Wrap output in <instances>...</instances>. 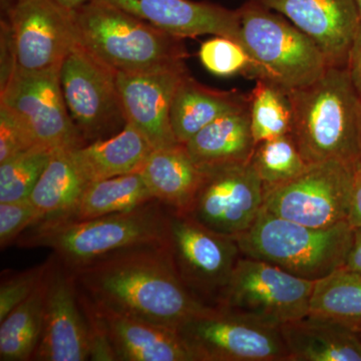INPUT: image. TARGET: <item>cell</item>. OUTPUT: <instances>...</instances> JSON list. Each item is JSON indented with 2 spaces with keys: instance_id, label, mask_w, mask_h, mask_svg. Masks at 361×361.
Masks as SVG:
<instances>
[{
  "instance_id": "obj_18",
  "label": "cell",
  "mask_w": 361,
  "mask_h": 361,
  "mask_svg": "<svg viewBox=\"0 0 361 361\" xmlns=\"http://www.w3.org/2000/svg\"><path fill=\"white\" fill-rule=\"evenodd\" d=\"M122 9L164 32L184 39L204 35L240 44L238 9L194 0H99Z\"/></svg>"
},
{
  "instance_id": "obj_14",
  "label": "cell",
  "mask_w": 361,
  "mask_h": 361,
  "mask_svg": "<svg viewBox=\"0 0 361 361\" xmlns=\"http://www.w3.org/2000/svg\"><path fill=\"white\" fill-rule=\"evenodd\" d=\"M2 18L8 23L16 68L20 70L61 66L80 44L73 11L56 0H16Z\"/></svg>"
},
{
  "instance_id": "obj_11",
  "label": "cell",
  "mask_w": 361,
  "mask_h": 361,
  "mask_svg": "<svg viewBox=\"0 0 361 361\" xmlns=\"http://www.w3.org/2000/svg\"><path fill=\"white\" fill-rule=\"evenodd\" d=\"M167 246L178 274L207 305H216L239 259L237 240L208 229L189 215L169 211Z\"/></svg>"
},
{
  "instance_id": "obj_37",
  "label": "cell",
  "mask_w": 361,
  "mask_h": 361,
  "mask_svg": "<svg viewBox=\"0 0 361 361\" xmlns=\"http://www.w3.org/2000/svg\"><path fill=\"white\" fill-rule=\"evenodd\" d=\"M346 68L351 82L361 97V23L349 51Z\"/></svg>"
},
{
  "instance_id": "obj_27",
  "label": "cell",
  "mask_w": 361,
  "mask_h": 361,
  "mask_svg": "<svg viewBox=\"0 0 361 361\" xmlns=\"http://www.w3.org/2000/svg\"><path fill=\"white\" fill-rule=\"evenodd\" d=\"M49 272L32 295L0 322V360H32L44 327Z\"/></svg>"
},
{
  "instance_id": "obj_42",
  "label": "cell",
  "mask_w": 361,
  "mask_h": 361,
  "mask_svg": "<svg viewBox=\"0 0 361 361\" xmlns=\"http://www.w3.org/2000/svg\"><path fill=\"white\" fill-rule=\"evenodd\" d=\"M358 334H360V338H361V329L360 330H358Z\"/></svg>"
},
{
  "instance_id": "obj_32",
  "label": "cell",
  "mask_w": 361,
  "mask_h": 361,
  "mask_svg": "<svg viewBox=\"0 0 361 361\" xmlns=\"http://www.w3.org/2000/svg\"><path fill=\"white\" fill-rule=\"evenodd\" d=\"M199 58L207 71L219 77L243 75L251 78L252 63L244 47L236 40L215 37L202 44Z\"/></svg>"
},
{
  "instance_id": "obj_12",
  "label": "cell",
  "mask_w": 361,
  "mask_h": 361,
  "mask_svg": "<svg viewBox=\"0 0 361 361\" xmlns=\"http://www.w3.org/2000/svg\"><path fill=\"white\" fill-rule=\"evenodd\" d=\"M61 84L71 118L87 144L111 137L125 127L116 73L82 45L61 63Z\"/></svg>"
},
{
  "instance_id": "obj_6",
  "label": "cell",
  "mask_w": 361,
  "mask_h": 361,
  "mask_svg": "<svg viewBox=\"0 0 361 361\" xmlns=\"http://www.w3.org/2000/svg\"><path fill=\"white\" fill-rule=\"evenodd\" d=\"M238 11L240 44L250 56L251 78L289 90L311 84L329 68L315 42L281 14L254 0Z\"/></svg>"
},
{
  "instance_id": "obj_10",
  "label": "cell",
  "mask_w": 361,
  "mask_h": 361,
  "mask_svg": "<svg viewBox=\"0 0 361 361\" xmlns=\"http://www.w3.org/2000/svg\"><path fill=\"white\" fill-rule=\"evenodd\" d=\"M353 183V164H310L294 179L264 188L262 210L311 228L332 227L348 221Z\"/></svg>"
},
{
  "instance_id": "obj_34",
  "label": "cell",
  "mask_w": 361,
  "mask_h": 361,
  "mask_svg": "<svg viewBox=\"0 0 361 361\" xmlns=\"http://www.w3.org/2000/svg\"><path fill=\"white\" fill-rule=\"evenodd\" d=\"M39 221L30 198L0 203V247L2 250L18 242L21 235Z\"/></svg>"
},
{
  "instance_id": "obj_28",
  "label": "cell",
  "mask_w": 361,
  "mask_h": 361,
  "mask_svg": "<svg viewBox=\"0 0 361 361\" xmlns=\"http://www.w3.org/2000/svg\"><path fill=\"white\" fill-rule=\"evenodd\" d=\"M310 313L360 330L361 273L341 268L316 281Z\"/></svg>"
},
{
  "instance_id": "obj_15",
  "label": "cell",
  "mask_w": 361,
  "mask_h": 361,
  "mask_svg": "<svg viewBox=\"0 0 361 361\" xmlns=\"http://www.w3.org/2000/svg\"><path fill=\"white\" fill-rule=\"evenodd\" d=\"M187 73L185 61L154 70L116 73L126 122L154 149L180 144L171 126L170 113L176 90Z\"/></svg>"
},
{
  "instance_id": "obj_25",
  "label": "cell",
  "mask_w": 361,
  "mask_h": 361,
  "mask_svg": "<svg viewBox=\"0 0 361 361\" xmlns=\"http://www.w3.org/2000/svg\"><path fill=\"white\" fill-rule=\"evenodd\" d=\"M71 151L54 153L28 197L39 214L35 224L56 222L65 218L90 184L78 167Z\"/></svg>"
},
{
  "instance_id": "obj_29",
  "label": "cell",
  "mask_w": 361,
  "mask_h": 361,
  "mask_svg": "<svg viewBox=\"0 0 361 361\" xmlns=\"http://www.w3.org/2000/svg\"><path fill=\"white\" fill-rule=\"evenodd\" d=\"M249 115L256 145L291 134V102L287 90L279 85L257 80L249 94Z\"/></svg>"
},
{
  "instance_id": "obj_16",
  "label": "cell",
  "mask_w": 361,
  "mask_h": 361,
  "mask_svg": "<svg viewBox=\"0 0 361 361\" xmlns=\"http://www.w3.org/2000/svg\"><path fill=\"white\" fill-rule=\"evenodd\" d=\"M90 334L73 272L54 256L49 272L42 338L32 356L37 361H85Z\"/></svg>"
},
{
  "instance_id": "obj_41",
  "label": "cell",
  "mask_w": 361,
  "mask_h": 361,
  "mask_svg": "<svg viewBox=\"0 0 361 361\" xmlns=\"http://www.w3.org/2000/svg\"><path fill=\"white\" fill-rule=\"evenodd\" d=\"M356 7H357L358 13H360V18L361 20V0H355Z\"/></svg>"
},
{
  "instance_id": "obj_38",
  "label": "cell",
  "mask_w": 361,
  "mask_h": 361,
  "mask_svg": "<svg viewBox=\"0 0 361 361\" xmlns=\"http://www.w3.org/2000/svg\"><path fill=\"white\" fill-rule=\"evenodd\" d=\"M342 268L361 273V228L353 229V244Z\"/></svg>"
},
{
  "instance_id": "obj_19",
  "label": "cell",
  "mask_w": 361,
  "mask_h": 361,
  "mask_svg": "<svg viewBox=\"0 0 361 361\" xmlns=\"http://www.w3.org/2000/svg\"><path fill=\"white\" fill-rule=\"evenodd\" d=\"M97 308L116 360L196 361L178 330Z\"/></svg>"
},
{
  "instance_id": "obj_22",
  "label": "cell",
  "mask_w": 361,
  "mask_h": 361,
  "mask_svg": "<svg viewBox=\"0 0 361 361\" xmlns=\"http://www.w3.org/2000/svg\"><path fill=\"white\" fill-rule=\"evenodd\" d=\"M249 94L237 90L211 89L189 73L176 90L171 106V126L177 141L186 144L193 135L221 116L245 110Z\"/></svg>"
},
{
  "instance_id": "obj_39",
  "label": "cell",
  "mask_w": 361,
  "mask_h": 361,
  "mask_svg": "<svg viewBox=\"0 0 361 361\" xmlns=\"http://www.w3.org/2000/svg\"><path fill=\"white\" fill-rule=\"evenodd\" d=\"M56 2L66 9L71 11H75L85 4L90 1V0H56Z\"/></svg>"
},
{
  "instance_id": "obj_23",
  "label": "cell",
  "mask_w": 361,
  "mask_h": 361,
  "mask_svg": "<svg viewBox=\"0 0 361 361\" xmlns=\"http://www.w3.org/2000/svg\"><path fill=\"white\" fill-rule=\"evenodd\" d=\"M154 148L135 127L126 123L120 132L71 151L89 182L139 172Z\"/></svg>"
},
{
  "instance_id": "obj_40",
  "label": "cell",
  "mask_w": 361,
  "mask_h": 361,
  "mask_svg": "<svg viewBox=\"0 0 361 361\" xmlns=\"http://www.w3.org/2000/svg\"><path fill=\"white\" fill-rule=\"evenodd\" d=\"M16 0H0V8H1L2 18L8 14Z\"/></svg>"
},
{
  "instance_id": "obj_33",
  "label": "cell",
  "mask_w": 361,
  "mask_h": 361,
  "mask_svg": "<svg viewBox=\"0 0 361 361\" xmlns=\"http://www.w3.org/2000/svg\"><path fill=\"white\" fill-rule=\"evenodd\" d=\"M54 257L20 272L2 275L0 283V322L28 298L47 276Z\"/></svg>"
},
{
  "instance_id": "obj_9",
  "label": "cell",
  "mask_w": 361,
  "mask_h": 361,
  "mask_svg": "<svg viewBox=\"0 0 361 361\" xmlns=\"http://www.w3.org/2000/svg\"><path fill=\"white\" fill-rule=\"evenodd\" d=\"M0 104L23 123L39 148L56 153L87 145L66 106L61 66L42 71L16 66L0 85Z\"/></svg>"
},
{
  "instance_id": "obj_30",
  "label": "cell",
  "mask_w": 361,
  "mask_h": 361,
  "mask_svg": "<svg viewBox=\"0 0 361 361\" xmlns=\"http://www.w3.org/2000/svg\"><path fill=\"white\" fill-rule=\"evenodd\" d=\"M251 163L264 188L288 182L310 165L304 160L290 134L259 142Z\"/></svg>"
},
{
  "instance_id": "obj_7",
  "label": "cell",
  "mask_w": 361,
  "mask_h": 361,
  "mask_svg": "<svg viewBox=\"0 0 361 361\" xmlns=\"http://www.w3.org/2000/svg\"><path fill=\"white\" fill-rule=\"evenodd\" d=\"M196 361H289L279 327L209 305L178 329Z\"/></svg>"
},
{
  "instance_id": "obj_5",
  "label": "cell",
  "mask_w": 361,
  "mask_h": 361,
  "mask_svg": "<svg viewBox=\"0 0 361 361\" xmlns=\"http://www.w3.org/2000/svg\"><path fill=\"white\" fill-rule=\"evenodd\" d=\"M236 240L244 256L316 282L343 267L353 229L348 221L317 229L261 210L255 222Z\"/></svg>"
},
{
  "instance_id": "obj_3",
  "label": "cell",
  "mask_w": 361,
  "mask_h": 361,
  "mask_svg": "<svg viewBox=\"0 0 361 361\" xmlns=\"http://www.w3.org/2000/svg\"><path fill=\"white\" fill-rule=\"evenodd\" d=\"M169 210L158 200L96 219L39 223L18 240L23 247H47L68 269L133 247L167 243Z\"/></svg>"
},
{
  "instance_id": "obj_36",
  "label": "cell",
  "mask_w": 361,
  "mask_h": 361,
  "mask_svg": "<svg viewBox=\"0 0 361 361\" xmlns=\"http://www.w3.org/2000/svg\"><path fill=\"white\" fill-rule=\"evenodd\" d=\"M348 222L353 229L361 228V158L353 164V193Z\"/></svg>"
},
{
  "instance_id": "obj_8",
  "label": "cell",
  "mask_w": 361,
  "mask_h": 361,
  "mask_svg": "<svg viewBox=\"0 0 361 361\" xmlns=\"http://www.w3.org/2000/svg\"><path fill=\"white\" fill-rule=\"evenodd\" d=\"M314 285L315 281L243 255L216 305L280 329L310 312Z\"/></svg>"
},
{
  "instance_id": "obj_24",
  "label": "cell",
  "mask_w": 361,
  "mask_h": 361,
  "mask_svg": "<svg viewBox=\"0 0 361 361\" xmlns=\"http://www.w3.org/2000/svg\"><path fill=\"white\" fill-rule=\"evenodd\" d=\"M183 145L200 168L251 161L257 145L252 134L249 106L221 116Z\"/></svg>"
},
{
  "instance_id": "obj_20",
  "label": "cell",
  "mask_w": 361,
  "mask_h": 361,
  "mask_svg": "<svg viewBox=\"0 0 361 361\" xmlns=\"http://www.w3.org/2000/svg\"><path fill=\"white\" fill-rule=\"evenodd\" d=\"M280 329L289 361H361L358 332L331 318L308 313Z\"/></svg>"
},
{
  "instance_id": "obj_4",
  "label": "cell",
  "mask_w": 361,
  "mask_h": 361,
  "mask_svg": "<svg viewBox=\"0 0 361 361\" xmlns=\"http://www.w3.org/2000/svg\"><path fill=\"white\" fill-rule=\"evenodd\" d=\"M80 44L115 73H135L183 63V39L99 0L73 11Z\"/></svg>"
},
{
  "instance_id": "obj_35",
  "label": "cell",
  "mask_w": 361,
  "mask_h": 361,
  "mask_svg": "<svg viewBox=\"0 0 361 361\" xmlns=\"http://www.w3.org/2000/svg\"><path fill=\"white\" fill-rule=\"evenodd\" d=\"M35 147L23 123L0 104V163Z\"/></svg>"
},
{
  "instance_id": "obj_17",
  "label": "cell",
  "mask_w": 361,
  "mask_h": 361,
  "mask_svg": "<svg viewBox=\"0 0 361 361\" xmlns=\"http://www.w3.org/2000/svg\"><path fill=\"white\" fill-rule=\"evenodd\" d=\"M310 37L329 66H346L361 23L355 0H254Z\"/></svg>"
},
{
  "instance_id": "obj_21",
  "label": "cell",
  "mask_w": 361,
  "mask_h": 361,
  "mask_svg": "<svg viewBox=\"0 0 361 361\" xmlns=\"http://www.w3.org/2000/svg\"><path fill=\"white\" fill-rule=\"evenodd\" d=\"M154 199L171 212L188 215L200 187L203 170L184 145L154 149L140 170Z\"/></svg>"
},
{
  "instance_id": "obj_2",
  "label": "cell",
  "mask_w": 361,
  "mask_h": 361,
  "mask_svg": "<svg viewBox=\"0 0 361 361\" xmlns=\"http://www.w3.org/2000/svg\"><path fill=\"white\" fill-rule=\"evenodd\" d=\"M291 135L307 164L361 158V97L346 66H329L305 87L287 90Z\"/></svg>"
},
{
  "instance_id": "obj_13",
  "label": "cell",
  "mask_w": 361,
  "mask_h": 361,
  "mask_svg": "<svg viewBox=\"0 0 361 361\" xmlns=\"http://www.w3.org/2000/svg\"><path fill=\"white\" fill-rule=\"evenodd\" d=\"M200 187L188 215L225 236L237 239L262 210L264 185L251 161L202 168Z\"/></svg>"
},
{
  "instance_id": "obj_1",
  "label": "cell",
  "mask_w": 361,
  "mask_h": 361,
  "mask_svg": "<svg viewBox=\"0 0 361 361\" xmlns=\"http://www.w3.org/2000/svg\"><path fill=\"white\" fill-rule=\"evenodd\" d=\"M71 271L99 310L169 329L209 306L180 279L167 243L123 249Z\"/></svg>"
},
{
  "instance_id": "obj_31",
  "label": "cell",
  "mask_w": 361,
  "mask_h": 361,
  "mask_svg": "<svg viewBox=\"0 0 361 361\" xmlns=\"http://www.w3.org/2000/svg\"><path fill=\"white\" fill-rule=\"evenodd\" d=\"M54 152L35 147L0 163V203L28 198Z\"/></svg>"
},
{
  "instance_id": "obj_26",
  "label": "cell",
  "mask_w": 361,
  "mask_h": 361,
  "mask_svg": "<svg viewBox=\"0 0 361 361\" xmlns=\"http://www.w3.org/2000/svg\"><path fill=\"white\" fill-rule=\"evenodd\" d=\"M153 200L156 199L139 171L90 182L73 210L63 219L49 223L96 219L130 210Z\"/></svg>"
}]
</instances>
